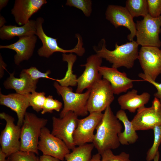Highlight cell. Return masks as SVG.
Here are the masks:
<instances>
[{
	"mask_svg": "<svg viewBox=\"0 0 161 161\" xmlns=\"http://www.w3.org/2000/svg\"><path fill=\"white\" fill-rule=\"evenodd\" d=\"M120 121L114 114L110 106L108 107L96 128L92 142L98 153L100 154L106 150L119 147L120 144L118 135L123 128Z\"/></svg>",
	"mask_w": 161,
	"mask_h": 161,
	"instance_id": "cell-1",
	"label": "cell"
},
{
	"mask_svg": "<svg viewBox=\"0 0 161 161\" xmlns=\"http://www.w3.org/2000/svg\"><path fill=\"white\" fill-rule=\"evenodd\" d=\"M101 48L95 50L96 54L112 64V67L117 69L124 67L128 69L132 68L135 61L138 59L139 45L134 40L119 45L116 43L115 49L112 51L106 48V41L102 39Z\"/></svg>",
	"mask_w": 161,
	"mask_h": 161,
	"instance_id": "cell-2",
	"label": "cell"
},
{
	"mask_svg": "<svg viewBox=\"0 0 161 161\" xmlns=\"http://www.w3.org/2000/svg\"><path fill=\"white\" fill-rule=\"evenodd\" d=\"M47 121L34 113L26 112L21 127L20 151L38 154V145L41 130Z\"/></svg>",
	"mask_w": 161,
	"mask_h": 161,
	"instance_id": "cell-3",
	"label": "cell"
},
{
	"mask_svg": "<svg viewBox=\"0 0 161 161\" xmlns=\"http://www.w3.org/2000/svg\"><path fill=\"white\" fill-rule=\"evenodd\" d=\"M53 86L58 94L61 96L64 103L60 117H63L69 112H74L78 116L83 117L88 114L87 105L90 89L83 93L74 92L71 87L61 86L56 81L54 82Z\"/></svg>",
	"mask_w": 161,
	"mask_h": 161,
	"instance_id": "cell-4",
	"label": "cell"
},
{
	"mask_svg": "<svg viewBox=\"0 0 161 161\" xmlns=\"http://www.w3.org/2000/svg\"><path fill=\"white\" fill-rule=\"evenodd\" d=\"M44 21V19L41 17L38 18L36 20V35L41 40L42 44V46L37 51L38 54L40 56L48 58L56 52H61L63 53H74L79 56H82L84 55L85 50L83 47L82 37L79 34L75 35L78 41L74 48L69 50L64 49L58 45L56 38L49 36L45 34L42 27Z\"/></svg>",
	"mask_w": 161,
	"mask_h": 161,
	"instance_id": "cell-5",
	"label": "cell"
},
{
	"mask_svg": "<svg viewBox=\"0 0 161 161\" xmlns=\"http://www.w3.org/2000/svg\"><path fill=\"white\" fill-rule=\"evenodd\" d=\"M136 25V41L139 45L160 47L159 35L161 32V15L154 18L148 14L142 20L137 21Z\"/></svg>",
	"mask_w": 161,
	"mask_h": 161,
	"instance_id": "cell-6",
	"label": "cell"
},
{
	"mask_svg": "<svg viewBox=\"0 0 161 161\" xmlns=\"http://www.w3.org/2000/svg\"><path fill=\"white\" fill-rule=\"evenodd\" d=\"M87 103L89 113L101 112L112 102L114 93L110 83L103 78L97 81L91 88Z\"/></svg>",
	"mask_w": 161,
	"mask_h": 161,
	"instance_id": "cell-7",
	"label": "cell"
},
{
	"mask_svg": "<svg viewBox=\"0 0 161 161\" xmlns=\"http://www.w3.org/2000/svg\"><path fill=\"white\" fill-rule=\"evenodd\" d=\"M0 118L6 122L0 136V148L8 157L20 151L21 127L16 125L14 118L4 112L0 113Z\"/></svg>",
	"mask_w": 161,
	"mask_h": 161,
	"instance_id": "cell-8",
	"label": "cell"
},
{
	"mask_svg": "<svg viewBox=\"0 0 161 161\" xmlns=\"http://www.w3.org/2000/svg\"><path fill=\"white\" fill-rule=\"evenodd\" d=\"M78 117L74 112H69L62 118L52 117L51 133L63 140L70 150L76 147L74 142L73 135L78 124Z\"/></svg>",
	"mask_w": 161,
	"mask_h": 161,
	"instance_id": "cell-9",
	"label": "cell"
},
{
	"mask_svg": "<svg viewBox=\"0 0 161 161\" xmlns=\"http://www.w3.org/2000/svg\"><path fill=\"white\" fill-rule=\"evenodd\" d=\"M131 121L136 131L153 129L161 124V103L154 97L152 106H145L138 109Z\"/></svg>",
	"mask_w": 161,
	"mask_h": 161,
	"instance_id": "cell-10",
	"label": "cell"
},
{
	"mask_svg": "<svg viewBox=\"0 0 161 161\" xmlns=\"http://www.w3.org/2000/svg\"><path fill=\"white\" fill-rule=\"evenodd\" d=\"M145 75L156 81L161 74V49L150 46L142 47L138 58Z\"/></svg>",
	"mask_w": 161,
	"mask_h": 161,
	"instance_id": "cell-11",
	"label": "cell"
},
{
	"mask_svg": "<svg viewBox=\"0 0 161 161\" xmlns=\"http://www.w3.org/2000/svg\"><path fill=\"white\" fill-rule=\"evenodd\" d=\"M43 155L50 156L63 161L70 150L61 140L53 135L47 127L43 128L38 145Z\"/></svg>",
	"mask_w": 161,
	"mask_h": 161,
	"instance_id": "cell-12",
	"label": "cell"
},
{
	"mask_svg": "<svg viewBox=\"0 0 161 161\" xmlns=\"http://www.w3.org/2000/svg\"><path fill=\"white\" fill-rule=\"evenodd\" d=\"M103 114L101 112H93L84 118L79 119L73 135L74 142L76 146L92 143L94 131Z\"/></svg>",
	"mask_w": 161,
	"mask_h": 161,
	"instance_id": "cell-13",
	"label": "cell"
},
{
	"mask_svg": "<svg viewBox=\"0 0 161 161\" xmlns=\"http://www.w3.org/2000/svg\"><path fill=\"white\" fill-rule=\"evenodd\" d=\"M102 58L97 54L92 55L87 59L86 64L81 65L85 69L77 78L76 92L82 93L85 89H90L98 80L102 79L98 68L101 66Z\"/></svg>",
	"mask_w": 161,
	"mask_h": 161,
	"instance_id": "cell-14",
	"label": "cell"
},
{
	"mask_svg": "<svg viewBox=\"0 0 161 161\" xmlns=\"http://www.w3.org/2000/svg\"><path fill=\"white\" fill-rule=\"evenodd\" d=\"M105 15L106 19L115 28L121 26L127 28L130 32L127 36V39L130 41H133L136 32V23L134 21V18L125 7L109 5L106 9Z\"/></svg>",
	"mask_w": 161,
	"mask_h": 161,
	"instance_id": "cell-15",
	"label": "cell"
},
{
	"mask_svg": "<svg viewBox=\"0 0 161 161\" xmlns=\"http://www.w3.org/2000/svg\"><path fill=\"white\" fill-rule=\"evenodd\" d=\"M98 69L103 78L110 83L114 95L126 92L133 87L134 82L143 81L142 79H131L127 77L126 73L120 72L112 67L101 66Z\"/></svg>",
	"mask_w": 161,
	"mask_h": 161,
	"instance_id": "cell-16",
	"label": "cell"
},
{
	"mask_svg": "<svg viewBox=\"0 0 161 161\" xmlns=\"http://www.w3.org/2000/svg\"><path fill=\"white\" fill-rule=\"evenodd\" d=\"M47 3L45 0H16L11 13L16 23L22 26L28 23L31 16Z\"/></svg>",
	"mask_w": 161,
	"mask_h": 161,
	"instance_id": "cell-17",
	"label": "cell"
},
{
	"mask_svg": "<svg viewBox=\"0 0 161 161\" xmlns=\"http://www.w3.org/2000/svg\"><path fill=\"white\" fill-rule=\"evenodd\" d=\"M16 42L7 45H0V49H8L15 51L14 62L18 65L22 61L28 60L32 56L37 41L36 35L19 37Z\"/></svg>",
	"mask_w": 161,
	"mask_h": 161,
	"instance_id": "cell-18",
	"label": "cell"
},
{
	"mask_svg": "<svg viewBox=\"0 0 161 161\" xmlns=\"http://www.w3.org/2000/svg\"><path fill=\"white\" fill-rule=\"evenodd\" d=\"M0 104L16 112L18 117L17 125L21 127L27 109L30 106L26 96L16 93L4 95L0 92Z\"/></svg>",
	"mask_w": 161,
	"mask_h": 161,
	"instance_id": "cell-19",
	"label": "cell"
},
{
	"mask_svg": "<svg viewBox=\"0 0 161 161\" xmlns=\"http://www.w3.org/2000/svg\"><path fill=\"white\" fill-rule=\"evenodd\" d=\"M14 72L10 73V76L4 83L7 89H13L16 93L26 95L35 91L38 80H33L22 70L19 78L15 77Z\"/></svg>",
	"mask_w": 161,
	"mask_h": 161,
	"instance_id": "cell-20",
	"label": "cell"
},
{
	"mask_svg": "<svg viewBox=\"0 0 161 161\" xmlns=\"http://www.w3.org/2000/svg\"><path fill=\"white\" fill-rule=\"evenodd\" d=\"M137 93V90L133 89L120 96L117 101L121 109L134 113L138 109L148 103L151 97L149 93L145 92L139 95Z\"/></svg>",
	"mask_w": 161,
	"mask_h": 161,
	"instance_id": "cell-21",
	"label": "cell"
},
{
	"mask_svg": "<svg viewBox=\"0 0 161 161\" xmlns=\"http://www.w3.org/2000/svg\"><path fill=\"white\" fill-rule=\"evenodd\" d=\"M36 20H30L27 24L20 27L4 25L0 29V38L2 40H10L15 37L19 38L36 35Z\"/></svg>",
	"mask_w": 161,
	"mask_h": 161,
	"instance_id": "cell-22",
	"label": "cell"
},
{
	"mask_svg": "<svg viewBox=\"0 0 161 161\" xmlns=\"http://www.w3.org/2000/svg\"><path fill=\"white\" fill-rule=\"evenodd\" d=\"M115 115L124 126V131L118 135L120 144L128 145L134 143L138 139V136L131 121L129 119L125 111L121 109L119 110L116 112Z\"/></svg>",
	"mask_w": 161,
	"mask_h": 161,
	"instance_id": "cell-23",
	"label": "cell"
},
{
	"mask_svg": "<svg viewBox=\"0 0 161 161\" xmlns=\"http://www.w3.org/2000/svg\"><path fill=\"white\" fill-rule=\"evenodd\" d=\"M62 60L67 63V69L64 77L61 79H55L61 86L65 87L77 86V75L73 73L72 68L77 59V56L72 53H63Z\"/></svg>",
	"mask_w": 161,
	"mask_h": 161,
	"instance_id": "cell-24",
	"label": "cell"
},
{
	"mask_svg": "<svg viewBox=\"0 0 161 161\" xmlns=\"http://www.w3.org/2000/svg\"><path fill=\"white\" fill-rule=\"evenodd\" d=\"M94 147L92 143L75 147L71 152L65 156V159L66 161H89Z\"/></svg>",
	"mask_w": 161,
	"mask_h": 161,
	"instance_id": "cell-25",
	"label": "cell"
},
{
	"mask_svg": "<svg viewBox=\"0 0 161 161\" xmlns=\"http://www.w3.org/2000/svg\"><path fill=\"white\" fill-rule=\"evenodd\" d=\"M125 7L133 18L140 16L144 17L148 14L146 0H127Z\"/></svg>",
	"mask_w": 161,
	"mask_h": 161,
	"instance_id": "cell-26",
	"label": "cell"
},
{
	"mask_svg": "<svg viewBox=\"0 0 161 161\" xmlns=\"http://www.w3.org/2000/svg\"><path fill=\"white\" fill-rule=\"evenodd\" d=\"M44 92H38L35 91L26 95L30 106L37 112L42 110L46 99Z\"/></svg>",
	"mask_w": 161,
	"mask_h": 161,
	"instance_id": "cell-27",
	"label": "cell"
},
{
	"mask_svg": "<svg viewBox=\"0 0 161 161\" xmlns=\"http://www.w3.org/2000/svg\"><path fill=\"white\" fill-rule=\"evenodd\" d=\"M154 133V140L151 147L146 154V161H151L158 151V149L161 143V124L154 127L152 129Z\"/></svg>",
	"mask_w": 161,
	"mask_h": 161,
	"instance_id": "cell-28",
	"label": "cell"
},
{
	"mask_svg": "<svg viewBox=\"0 0 161 161\" xmlns=\"http://www.w3.org/2000/svg\"><path fill=\"white\" fill-rule=\"evenodd\" d=\"M66 5L76 7L81 10L86 17L89 16L92 11V1L90 0H67Z\"/></svg>",
	"mask_w": 161,
	"mask_h": 161,
	"instance_id": "cell-29",
	"label": "cell"
},
{
	"mask_svg": "<svg viewBox=\"0 0 161 161\" xmlns=\"http://www.w3.org/2000/svg\"><path fill=\"white\" fill-rule=\"evenodd\" d=\"M32 152L19 151L7 157V161H39V157Z\"/></svg>",
	"mask_w": 161,
	"mask_h": 161,
	"instance_id": "cell-30",
	"label": "cell"
},
{
	"mask_svg": "<svg viewBox=\"0 0 161 161\" xmlns=\"http://www.w3.org/2000/svg\"><path fill=\"white\" fill-rule=\"evenodd\" d=\"M100 154L101 161H131L130 159L129 154L125 152L116 155L111 149H108Z\"/></svg>",
	"mask_w": 161,
	"mask_h": 161,
	"instance_id": "cell-31",
	"label": "cell"
},
{
	"mask_svg": "<svg viewBox=\"0 0 161 161\" xmlns=\"http://www.w3.org/2000/svg\"><path fill=\"white\" fill-rule=\"evenodd\" d=\"M62 104L59 100L54 99L52 96L47 97L41 111L42 114L46 113H52L53 110L59 112L62 107Z\"/></svg>",
	"mask_w": 161,
	"mask_h": 161,
	"instance_id": "cell-32",
	"label": "cell"
},
{
	"mask_svg": "<svg viewBox=\"0 0 161 161\" xmlns=\"http://www.w3.org/2000/svg\"><path fill=\"white\" fill-rule=\"evenodd\" d=\"M27 73L32 79L38 80L41 78H46L53 80L55 79L50 78L48 75L50 74V70H47L45 72H42L38 70L36 67L32 66L27 69L23 70Z\"/></svg>",
	"mask_w": 161,
	"mask_h": 161,
	"instance_id": "cell-33",
	"label": "cell"
},
{
	"mask_svg": "<svg viewBox=\"0 0 161 161\" xmlns=\"http://www.w3.org/2000/svg\"><path fill=\"white\" fill-rule=\"evenodd\" d=\"M148 14L156 18L161 14V0H147Z\"/></svg>",
	"mask_w": 161,
	"mask_h": 161,
	"instance_id": "cell-34",
	"label": "cell"
},
{
	"mask_svg": "<svg viewBox=\"0 0 161 161\" xmlns=\"http://www.w3.org/2000/svg\"><path fill=\"white\" fill-rule=\"evenodd\" d=\"M138 76L143 81H147L153 85L157 89V92L154 95V97L158 99L161 103V83L154 81L145 75L143 73H140Z\"/></svg>",
	"mask_w": 161,
	"mask_h": 161,
	"instance_id": "cell-35",
	"label": "cell"
},
{
	"mask_svg": "<svg viewBox=\"0 0 161 161\" xmlns=\"http://www.w3.org/2000/svg\"><path fill=\"white\" fill-rule=\"evenodd\" d=\"M39 161H60L59 159L50 156L42 155L39 157Z\"/></svg>",
	"mask_w": 161,
	"mask_h": 161,
	"instance_id": "cell-36",
	"label": "cell"
},
{
	"mask_svg": "<svg viewBox=\"0 0 161 161\" xmlns=\"http://www.w3.org/2000/svg\"><path fill=\"white\" fill-rule=\"evenodd\" d=\"M0 77L1 78H2L4 75V70L5 69L6 64L3 61L1 54L0 56Z\"/></svg>",
	"mask_w": 161,
	"mask_h": 161,
	"instance_id": "cell-37",
	"label": "cell"
},
{
	"mask_svg": "<svg viewBox=\"0 0 161 161\" xmlns=\"http://www.w3.org/2000/svg\"><path fill=\"white\" fill-rule=\"evenodd\" d=\"M89 161H101L100 154L97 153L93 155Z\"/></svg>",
	"mask_w": 161,
	"mask_h": 161,
	"instance_id": "cell-38",
	"label": "cell"
},
{
	"mask_svg": "<svg viewBox=\"0 0 161 161\" xmlns=\"http://www.w3.org/2000/svg\"><path fill=\"white\" fill-rule=\"evenodd\" d=\"M7 157L6 154L0 148V161H7L6 159Z\"/></svg>",
	"mask_w": 161,
	"mask_h": 161,
	"instance_id": "cell-39",
	"label": "cell"
},
{
	"mask_svg": "<svg viewBox=\"0 0 161 161\" xmlns=\"http://www.w3.org/2000/svg\"><path fill=\"white\" fill-rule=\"evenodd\" d=\"M9 0H0V10H1L7 4Z\"/></svg>",
	"mask_w": 161,
	"mask_h": 161,
	"instance_id": "cell-40",
	"label": "cell"
},
{
	"mask_svg": "<svg viewBox=\"0 0 161 161\" xmlns=\"http://www.w3.org/2000/svg\"><path fill=\"white\" fill-rule=\"evenodd\" d=\"M6 21L4 18L2 16H0V27L1 28L5 25L4 24Z\"/></svg>",
	"mask_w": 161,
	"mask_h": 161,
	"instance_id": "cell-41",
	"label": "cell"
},
{
	"mask_svg": "<svg viewBox=\"0 0 161 161\" xmlns=\"http://www.w3.org/2000/svg\"><path fill=\"white\" fill-rule=\"evenodd\" d=\"M160 157V153L158 151L154 157L153 160L154 161H159Z\"/></svg>",
	"mask_w": 161,
	"mask_h": 161,
	"instance_id": "cell-42",
	"label": "cell"
}]
</instances>
